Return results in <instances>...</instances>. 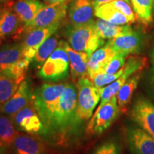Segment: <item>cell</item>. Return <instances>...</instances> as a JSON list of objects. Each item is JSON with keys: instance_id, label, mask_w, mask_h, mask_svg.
<instances>
[{"instance_id": "6da1fadb", "label": "cell", "mask_w": 154, "mask_h": 154, "mask_svg": "<svg viewBox=\"0 0 154 154\" xmlns=\"http://www.w3.org/2000/svg\"><path fill=\"white\" fill-rule=\"evenodd\" d=\"M77 91L76 86L67 83L66 87L54 108L45 125V136L50 133L65 131L76 126L79 123L76 119Z\"/></svg>"}, {"instance_id": "7a4b0ae2", "label": "cell", "mask_w": 154, "mask_h": 154, "mask_svg": "<svg viewBox=\"0 0 154 154\" xmlns=\"http://www.w3.org/2000/svg\"><path fill=\"white\" fill-rule=\"evenodd\" d=\"M94 22L80 26L67 24L65 33L73 49L86 52L91 56L104 44V39L99 36Z\"/></svg>"}, {"instance_id": "3957f363", "label": "cell", "mask_w": 154, "mask_h": 154, "mask_svg": "<svg viewBox=\"0 0 154 154\" xmlns=\"http://www.w3.org/2000/svg\"><path fill=\"white\" fill-rule=\"evenodd\" d=\"M66 85L67 83H45L33 93L32 100L44 127Z\"/></svg>"}, {"instance_id": "277c9868", "label": "cell", "mask_w": 154, "mask_h": 154, "mask_svg": "<svg viewBox=\"0 0 154 154\" xmlns=\"http://www.w3.org/2000/svg\"><path fill=\"white\" fill-rule=\"evenodd\" d=\"M76 119L79 123L87 121L92 116L94 109L101 99L100 88L96 87L88 77L77 81Z\"/></svg>"}, {"instance_id": "5b68a950", "label": "cell", "mask_w": 154, "mask_h": 154, "mask_svg": "<svg viewBox=\"0 0 154 154\" xmlns=\"http://www.w3.org/2000/svg\"><path fill=\"white\" fill-rule=\"evenodd\" d=\"M69 58L61 40L59 45L39 69L38 76L44 81L59 82L68 78L69 74Z\"/></svg>"}, {"instance_id": "8992f818", "label": "cell", "mask_w": 154, "mask_h": 154, "mask_svg": "<svg viewBox=\"0 0 154 154\" xmlns=\"http://www.w3.org/2000/svg\"><path fill=\"white\" fill-rule=\"evenodd\" d=\"M70 2L47 5L38 12L34 19L27 24L23 25L22 29L14 38H20L29 31L34 29L49 27L50 26L62 22L66 18Z\"/></svg>"}, {"instance_id": "52a82bcc", "label": "cell", "mask_w": 154, "mask_h": 154, "mask_svg": "<svg viewBox=\"0 0 154 154\" xmlns=\"http://www.w3.org/2000/svg\"><path fill=\"white\" fill-rule=\"evenodd\" d=\"M116 96L103 104H99L86 126L88 135H100L110 127L120 113Z\"/></svg>"}, {"instance_id": "ba28073f", "label": "cell", "mask_w": 154, "mask_h": 154, "mask_svg": "<svg viewBox=\"0 0 154 154\" xmlns=\"http://www.w3.org/2000/svg\"><path fill=\"white\" fill-rule=\"evenodd\" d=\"M10 119L18 131L45 136V127L32 99L26 106L11 116Z\"/></svg>"}, {"instance_id": "9c48e42d", "label": "cell", "mask_w": 154, "mask_h": 154, "mask_svg": "<svg viewBox=\"0 0 154 154\" xmlns=\"http://www.w3.org/2000/svg\"><path fill=\"white\" fill-rule=\"evenodd\" d=\"M146 58L141 57H131L124 65V72L117 79L104 87L100 88L101 93V103L103 104L109 101L111 98L116 96L119 89L121 88L128 78L136 73L139 72L146 66Z\"/></svg>"}, {"instance_id": "30bf717a", "label": "cell", "mask_w": 154, "mask_h": 154, "mask_svg": "<svg viewBox=\"0 0 154 154\" xmlns=\"http://www.w3.org/2000/svg\"><path fill=\"white\" fill-rule=\"evenodd\" d=\"M61 22L57 23L49 27L38 28L29 31L24 35L22 40L23 57L25 59L32 62L40 46L54 34L59 30Z\"/></svg>"}, {"instance_id": "8fae6325", "label": "cell", "mask_w": 154, "mask_h": 154, "mask_svg": "<svg viewBox=\"0 0 154 154\" xmlns=\"http://www.w3.org/2000/svg\"><path fill=\"white\" fill-rule=\"evenodd\" d=\"M130 116L141 129L154 138V104L151 101L138 98L133 104Z\"/></svg>"}, {"instance_id": "7c38bea8", "label": "cell", "mask_w": 154, "mask_h": 154, "mask_svg": "<svg viewBox=\"0 0 154 154\" xmlns=\"http://www.w3.org/2000/svg\"><path fill=\"white\" fill-rule=\"evenodd\" d=\"M13 2L14 0L0 6V41L2 42L11 36H16L24 25L13 9Z\"/></svg>"}, {"instance_id": "4fadbf2b", "label": "cell", "mask_w": 154, "mask_h": 154, "mask_svg": "<svg viewBox=\"0 0 154 154\" xmlns=\"http://www.w3.org/2000/svg\"><path fill=\"white\" fill-rule=\"evenodd\" d=\"M142 44L141 35L137 32L133 31L131 33L109 39L106 45L111 48L116 54L126 57L139 52L142 48Z\"/></svg>"}, {"instance_id": "5bb4252c", "label": "cell", "mask_w": 154, "mask_h": 154, "mask_svg": "<svg viewBox=\"0 0 154 154\" xmlns=\"http://www.w3.org/2000/svg\"><path fill=\"white\" fill-rule=\"evenodd\" d=\"M94 10L93 0H72L67 11L69 24L80 26L94 22Z\"/></svg>"}, {"instance_id": "9a60e30c", "label": "cell", "mask_w": 154, "mask_h": 154, "mask_svg": "<svg viewBox=\"0 0 154 154\" xmlns=\"http://www.w3.org/2000/svg\"><path fill=\"white\" fill-rule=\"evenodd\" d=\"M32 95L29 82L24 79L19 84L14 95L5 103L0 105V112L9 116L14 115L30 103Z\"/></svg>"}, {"instance_id": "2e32d148", "label": "cell", "mask_w": 154, "mask_h": 154, "mask_svg": "<svg viewBox=\"0 0 154 154\" xmlns=\"http://www.w3.org/2000/svg\"><path fill=\"white\" fill-rule=\"evenodd\" d=\"M127 142L132 154H154V138L140 128L128 130Z\"/></svg>"}, {"instance_id": "e0dca14e", "label": "cell", "mask_w": 154, "mask_h": 154, "mask_svg": "<svg viewBox=\"0 0 154 154\" xmlns=\"http://www.w3.org/2000/svg\"><path fill=\"white\" fill-rule=\"evenodd\" d=\"M113 50L107 45L100 47L90 56L87 64V76L92 79L96 75L104 72L106 66L116 55Z\"/></svg>"}, {"instance_id": "ac0fdd59", "label": "cell", "mask_w": 154, "mask_h": 154, "mask_svg": "<svg viewBox=\"0 0 154 154\" xmlns=\"http://www.w3.org/2000/svg\"><path fill=\"white\" fill-rule=\"evenodd\" d=\"M63 46L69 55L72 79L76 82L87 75V64L90 56L86 52L75 51L65 41H63Z\"/></svg>"}, {"instance_id": "d6986e66", "label": "cell", "mask_w": 154, "mask_h": 154, "mask_svg": "<svg viewBox=\"0 0 154 154\" xmlns=\"http://www.w3.org/2000/svg\"><path fill=\"white\" fill-rule=\"evenodd\" d=\"M11 146L14 154H45L43 143L29 134H18Z\"/></svg>"}, {"instance_id": "ffe728a7", "label": "cell", "mask_w": 154, "mask_h": 154, "mask_svg": "<svg viewBox=\"0 0 154 154\" xmlns=\"http://www.w3.org/2000/svg\"><path fill=\"white\" fill-rule=\"evenodd\" d=\"M41 0H14L13 9L23 24L34 19L42 8L47 6Z\"/></svg>"}, {"instance_id": "44dd1931", "label": "cell", "mask_w": 154, "mask_h": 154, "mask_svg": "<svg viewBox=\"0 0 154 154\" xmlns=\"http://www.w3.org/2000/svg\"><path fill=\"white\" fill-rule=\"evenodd\" d=\"M22 58V42L5 44L0 47V72L10 68Z\"/></svg>"}, {"instance_id": "7402d4cb", "label": "cell", "mask_w": 154, "mask_h": 154, "mask_svg": "<svg viewBox=\"0 0 154 154\" xmlns=\"http://www.w3.org/2000/svg\"><path fill=\"white\" fill-rule=\"evenodd\" d=\"M140 74L139 72L136 73L128 78L125 84L121 86L116 94L117 103L119 109L122 113H125L128 109L132 96L134 95L135 90L136 89L139 84Z\"/></svg>"}, {"instance_id": "603a6c76", "label": "cell", "mask_w": 154, "mask_h": 154, "mask_svg": "<svg viewBox=\"0 0 154 154\" xmlns=\"http://www.w3.org/2000/svg\"><path fill=\"white\" fill-rule=\"evenodd\" d=\"M96 30L103 39H111L132 32L129 25H117L98 18L94 22Z\"/></svg>"}, {"instance_id": "cb8c5ba5", "label": "cell", "mask_w": 154, "mask_h": 154, "mask_svg": "<svg viewBox=\"0 0 154 154\" xmlns=\"http://www.w3.org/2000/svg\"><path fill=\"white\" fill-rule=\"evenodd\" d=\"M94 16L113 24L126 25L131 23L124 14L109 3L102 5L96 8L94 10Z\"/></svg>"}, {"instance_id": "d4e9b609", "label": "cell", "mask_w": 154, "mask_h": 154, "mask_svg": "<svg viewBox=\"0 0 154 154\" xmlns=\"http://www.w3.org/2000/svg\"><path fill=\"white\" fill-rule=\"evenodd\" d=\"M59 37L54 34L47 38L40 46L32 59V62L36 69H40L46 60L49 58L51 53L56 49L59 43Z\"/></svg>"}, {"instance_id": "484cf974", "label": "cell", "mask_w": 154, "mask_h": 154, "mask_svg": "<svg viewBox=\"0 0 154 154\" xmlns=\"http://www.w3.org/2000/svg\"><path fill=\"white\" fill-rule=\"evenodd\" d=\"M133 10L143 24L149 25L153 21V0H129Z\"/></svg>"}, {"instance_id": "4316f807", "label": "cell", "mask_w": 154, "mask_h": 154, "mask_svg": "<svg viewBox=\"0 0 154 154\" xmlns=\"http://www.w3.org/2000/svg\"><path fill=\"white\" fill-rule=\"evenodd\" d=\"M18 134V130L14 126L11 119L5 116H0V143L7 146H11Z\"/></svg>"}, {"instance_id": "83f0119b", "label": "cell", "mask_w": 154, "mask_h": 154, "mask_svg": "<svg viewBox=\"0 0 154 154\" xmlns=\"http://www.w3.org/2000/svg\"><path fill=\"white\" fill-rule=\"evenodd\" d=\"M19 84L9 76L0 73V105H2L14 95Z\"/></svg>"}, {"instance_id": "f1b7e54d", "label": "cell", "mask_w": 154, "mask_h": 154, "mask_svg": "<svg viewBox=\"0 0 154 154\" xmlns=\"http://www.w3.org/2000/svg\"><path fill=\"white\" fill-rule=\"evenodd\" d=\"M124 72V66L121 68L119 72L113 74H109L105 72H101L100 74L96 75L91 79V82H93L94 85L97 88H103L104 86L109 85V84L112 83L113 81L119 78L123 74Z\"/></svg>"}, {"instance_id": "f546056e", "label": "cell", "mask_w": 154, "mask_h": 154, "mask_svg": "<svg viewBox=\"0 0 154 154\" xmlns=\"http://www.w3.org/2000/svg\"><path fill=\"white\" fill-rule=\"evenodd\" d=\"M93 154H122V149L118 141L111 139L98 146Z\"/></svg>"}, {"instance_id": "4dcf8cb0", "label": "cell", "mask_w": 154, "mask_h": 154, "mask_svg": "<svg viewBox=\"0 0 154 154\" xmlns=\"http://www.w3.org/2000/svg\"><path fill=\"white\" fill-rule=\"evenodd\" d=\"M109 4L117 10L121 11L122 14H124L131 23L135 22L136 15L129 2L125 1V0H114V1L109 2Z\"/></svg>"}, {"instance_id": "1f68e13d", "label": "cell", "mask_w": 154, "mask_h": 154, "mask_svg": "<svg viewBox=\"0 0 154 154\" xmlns=\"http://www.w3.org/2000/svg\"><path fill=\"white\" fill-rule=\"evenodd\" d=\"M125 58L126 57L124 56L119 54H116V55L106 66L103 72L109 74H113L119 72L126 63L125 62Z\"/></svg>"}, {"instance_id": "d6a6232c", "label": "cell", "mask_w": 154, "mask_h": 154, "mask_svg": "<svg viewBox=\"0 0 154 154\" xmlns=\"http://www.w3.org/2000/svg\"><path fill=\"white\" fill-rule=\"evenodd\" d=\"M144 88L148 95L154 100V66L150 69L144 81Z\"/></svg>"}, {"instance_id": "836d02e7", "label": "cell", "mask_w": 154, "mask_h": 154, "mask_svg": "<svg viewBox=\"0 0 154 154\" xmlns=\"http://www.w3.org/2000/svg\"><path fill=\"white\" fill-rule=\"evenodd\" d=\"M113 1H114V0H93V5H94V9L97 8V7H99V6L104 5V4L111 2H113ZM125 1L129 2H130L129 0H125Z\"/></svg>"}, {"instance_id": "e575fe53", "label": "cell", "mask_w": 154, "mask_h": 154, "mask_svg": "<svg viewBox=\"0 0 154 154\" xmlns=\"http://www.w3.org/2000/svg\"><path fill=\"white\" fill-rule=\"evenodd\" d=\"M46 5H56V4H61L65 2H70L72 0H42Z\"/></svg>"}, {"instance_id": "d590c367", "label": "cell", "mask_w": 154, "mask_h": 154, "mask_svg": "<svg viewBox=\"0 0 154 154\" xmlns=\"http://www.w3.org/2000/svg\"><path fill=\"white\" fill-rule=\"evenodd\" d=\"M7 147H8L7 146L0 143V154H5L6 151H7Z\"/></svg>"}, {"instance_id": "8d00e7d4", "label": "cell", "mask_w": 154, "mask_h": 154, "mask_svg": "<svg viewBox=\"0 0 154 154\" xmlns=\"http://www.w3.org/2000/svg\"><path fill=\"white\" fill-rule=\"evenodd\" d=\"M151 61H152V63H153L154 65V48L152 50L151 53Z\"/></svg>"}, {"instance_id": "74e56055", "label": "cell", "mask_w": 154, "mask_h": 154, "mask_svg": "<svg viewBox=\"0 0 154 154\" xmlns=\"http://www.w3.org/2000/svg\"><path fill=\"white\" fill-rule=\"evenodd\" d=\"M10 1H12V0H0V4H5Z\"/></svg>"}, {"instance_id": "f35d334b", "label": "cell", "mask_w": 154, "mask_h": 154, "mask_svg": "<svg viewBox=\"0 0 154 154\" xmlns=\"http://www.w3.org/2000/svg\"><path fill=\"white\" fill-rule=\"evenodd\" d=\"M153 11L154 12V0H153Z\"/></svg>"}, {"instance_id": "ab89813d", "label": "cell", "mask_w": 154, "mask_h": 154, "mask_svg": "<svg viewBox=\"0 0 154 154\" xmlns=\"http://www.w3.org/2000/svg\"><path fill=\"white\" fill-rule=\"evenodd\" d=\"M1 44H2V41H0V45H1Z\"/></svg>"}, {"instance_id": "60d3db41", "label": "cell", "mask_w": 154, "mask_h": 154, "mask_svg": "<svg viewBox=\"0 0 154 154\" xmlns=\"http://www.w3.org/2000/svg\"><path fill=\"white\" fill-rule=\"evenodd\" d=\"M1 5H2V4H0V6H1Z\"/></svg>"}]
</instances>
